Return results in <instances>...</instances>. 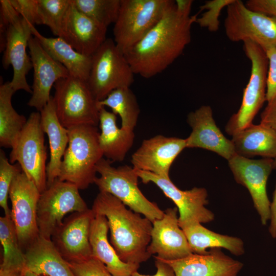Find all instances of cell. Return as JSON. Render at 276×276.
<instances>
[{
	"mask_svg": "<svg viewBox=\"0 0 276 276\" xmlns=\"http://www.w3.org/2000/svg\"><path fill=\"white\" fill-rule=\"evenodd\" d=\"M179 9L172 3L157 24L124 53L134 74L150 78L163 72L191 41V28L198 13Z\"/></svg>",
	"mask_w": 276,
	"mask_h": 276,
	"instance_id": "1",
	"label": "cell"
},
{
	"mask_svg": "<svg viewBox=\"0 0 276 276\" xmlns=\"http://www.w3.org/2000/svg\"><path fill=\"white\" fill-rule=\"evenodd\" d=\"M91 209L106 218L111 244L122 261L140 264L151 257L147 251L153 226L150 220L106 192H99Z\"/></svg>",
	"mask_w": 276,
	"mask_h": 276,
	"instance_id": "2",
	"label": "cell"
},
{
	"mask_svg": "<svg viewBox=\"0 0 276 276\" xmlns=\"http://www.w3.org/2000/svg\"><path fill=\"white\" fill-rule=\"evenodd\" d=\"M68 144L57 179L75 185L79 190L94 183L96 167L103 158L97 126L81 125L68 129Z\"/></svg>",
	"mask_w": 276,
	"mask_h": 276,
	"instance_id": "3",
	"label": "cell"
},
{
	"mask_svg": "<svg viewBox=\"0 0 276 276\" xmlns=\"http://www.w3.org/2000/svg\"><path fill=\"white\" fill-rule=\"evenodd\" d=\"M112 162L102 158L97 164L94 183L100 192L108 193L122 202L130 210L142 214L152 222L163 218V211L155 202L149 200L138 186L140 178L135 169L128 165L117 168Z\"/></svg>",
	"mask_w": 276,
	"mask_h": 276,
	"instance_id": "4",
	"label": "cell"
},
{
	"mask_svg": "<svg viewBox=\"0 0 276 276\" xmlns=\"http://www.w3.org/2000/svg\"><path fill=\"white\" fill-rule=\"evenodd\" d=\"M0 5V24L8 26L3 66L5 69L12 66L13 75L10 83L15 91L21 89L32 94L26 76L33 68L27 53L29 39L33 35V25L19 15L9 0H2Z\"/></svg>",
	"mask_w": 276,
	"mask_h": 276,
	"instance_id": "5",
	"label": "cell"
},
{
	"mask_svg": "<svg viewBox=\"0 0 276 276\" xmlns=\"http://www.w3.org/2000/svg\"><path fill=\"white\" fill-rule=\"evenodd\" d=\"M53 97L58 119L66 129L99 123L98 101L86 81L71 75L57 81Z\"/></svg>",
	"mask_w": 276,
	"mask_h": 276,
	"instance_id": "6",
	"label": "cell"
},
{
	"mask_svg": "<svg viewBox=\"0 0 276 276\" xmlns=\"http://www.w3.org/2000/svg\"><path fill=\"white\" fill-rule=\"evenodd\" d=\"M172 0H121L113 33L117 45L125 53L160 20Z\"/></svg>",
	"mask_w": 276,
	"mask_h": 276,
	"instance_id": "7",
	"label": "cell"
},
{
	"mask_svg": "<svg viewBox=\"0 0 276 276\" xmlns=\"http://www.w3.org/2000/svg\"><path fill=\"white\" fill-rule=\"evenodd\" d=\"M134 73L113 39L107 38L92 55L88 85L98 101L112 91L130 87Z\"/></svg>",
	"mask_w": 276,
	"mask_h": 276,
	"instance_id": "8",
	"label": "cell"
},
{
	"mask_svg": "<svg viewBox=\"0 0 276 276\" xmlns=\"http://www.w3.org/2000/svg\"><path fill=\"white\" fill-rule=\"evenodd\" d=\"M243 43L244 53L251 62V72L248 82L243 90L241 106L225 127L226 132L232 136L252 124L255 116L266 102L268 59L265 52L251 41Z\"/></svg>",
	"mask_w": 276,
	"mask_h": 276,
	"instance_id": "9",
	"label": "cell"
},
{
	"mask_svg": "<svg viewBox=\"0 0 276 276\" xmlns=\"http://www.w3.org/2000/svg\"><path fill=\"white\" fill-rule=\"evenodd\" d=\"M39 112H32L12 148L9 162H17L40 193L47 188V148Z\"/></svg>",
	"mask_w": 276,
	"mask_h": 276,
	"instance_id": "10",
	"label": "cell"
},
{
	"mask_svg": "<svg viewBox=\"0 0 276 276\" xmlns=\"http://www.w3.org/2000/svg\"><path fill=\"white\" fill-rule=\"evenodd\" d=\"M79 191L75 185L56 179L41 193L37 212L40 236L51 239L66 214L89 209Z\"/></svg>",
	"mask_w": 276,
	"mask_h": 276,
	"instance_id": "11",
	"label": "cell"
},
{
	"mask_svg": "<svg viewBox=\"0 0 276 276\" xmlns=\"http://www.w3.org/2000/svg\"><path fill=\"white\" fill-rule=\"evenodd\" d=\"M226 36L233 42L251 41L264 50L276 45V19L248 8L240 0L226 7Z\"/></svg>",
	"mask_w": 276,
	"mask_h": 276,
	"instance_id": "12",
	"label": "cell"
},
{
	"mask_svg": "<svg viewBox=\"0 0 276 276\" xmlns=\"http://www.w3.org/2000/svg\"><path fill=\"white\" fill-rule=\"evenodd\" d=\"M40 194L22 171L16 175L10 187L11 217L24 252L39 236L37 212Z\"/></svg>",
	"mask_w": 276,
	"mask_h": 276,
	"instance_id": "13",
	"label": "cell"
},
{
	"mask_svg": "<svg viewBox=\"0 0 276 276\" xmlns=\"http://www.w3.org/2000/svg\"><path fill=\"white\" fill-rule=\"evenodd\" d=\"M135 170L144 183H154L175 204L179 212L178 223L181 229L194 223H208L214 220V213L205 206L208 203V195L205 188L194 187L189 190H181L170 178L149 172Z\"/></svg>",
	"mask_w": 276,
	"mask_h": 276,
	"instance_id": "14",
	"label": "cell"
},
{
	"mask_svg": "<svg viewBox=\"0 0 276 276\" xmlns=\"http://www.w3.org/2000/svg\"><path fill=\"white\" fill-rule=\"evenodd\" d=\"M236 182L248 190L263 225L270 219V203L266 190L269 176L273 169V159H254L235 154L228 160Z\"/></svg>",
	"mask_w": 276,
	"mask_h": 276,
	"instance_id": "15",
	"label": "cell"
},
{
	"mask_svg": "<svg viewBox=\"0 0 276 276\" xmlns=\"http://www.w3.org/2000/svg\"><path fill=\"white\" fill-rule=\"evenodd\" d=\"M95 216L89 209L73 213L52 236L54 245L67 262H78L92 257L89 237Z\"/></svg>",
	"mask_w": 276,
	"mask_h": 276,
	"instance_id": "16",
	"label": "cell"
},
{
	"mask_svg": "<svg viewBox=\"0 0 276 276\" xmlns=\"http://www.w3.org/2000/svg\"><path fill=\"white\" fill-rule=\"evenodd\" d=\"M28 48L34 74L32 97L28 105L40 112L51 99L52 86L59 80L70 75L67 69L53 58L33 35L29 39Z\"/></svg>",
	"mask_w": 276,
	"mask_h": 276,
	"instance_id": "17",
	"label": "cell"
},
{
	"mask_svg": "<svg viewBox=\"0 0 276 276\" xmlns=\"http://www.w3.org/2000/svg\"><path fill=\"white\" fill-rule=\"evenodd\" d=\"M186 148V139L157 135L142 142L132 154L131 163L136 170L170 178L172 164Z\"/></svg>",
	"mask_w": 276,
	"mask_h": 276,
	"instance_id": "18",
	"label": "cell"
},
{
	"mask_svg": "<svg viewBox=\"0 0 276 276\" xmlns=\"http://www.w3.org/2000/svg\"><path fill=\"white\" fill-rule=\"evenodd\" d=\"M177 208H168L162 218L152 222L148 253L165 261H173L193 253L178 223Z\"/></svg>",
	"mask_w": 276,
	"mask_h": 276,
	"instance_id": "19",
	"label": "cell"
},
{
	"mask_svg": "<svg viewBox=\"0 0 276 276\" xmlns=\"http://www.w3.org/2000/svg\"><path fill=\"white\" fill-rule=\"evenodd\" d=\"M192 128L186 139V148H200L216 153L228 160L235 154L234 145L217 127L209 105H202L187 116Z\"/></svg>",
	"mask_w": 276,
	"mask_h": 276,
	"instance_id": "20",
	"label": "cell"
},
{
	"mask_svg": "<svg viewBox=\"0 0 276 276\" xmlns=\"http://www.w3.org/2000/svg\"><path fill=\"white\" fill-rule=\"evenodd\" d=\"M70 2L59 37L80 53L92 56L107 39V27L81 12Z\"/></svg>",
	"mask_w": 276,
	"mask_h": 276,
	"instance_id": "21",
	"label": "cell"
},
{
	"mask_svg": "<svg viewBox=\"0 0 276 276\" xmlns=\"http://www.w3.org/2000/svg\"><path fill=\"white\" fill-rule=\"evenodd\" d=\"M165 261L176 276H238L243 266L242 262L225 255L220 248H210L204 255L192 253L180 259Z\"/></svg>",
	"mask_w": 276,
	"mask_h": 276,
	"instance_id": "22",
	"label": "cell"
},
{
	"mask_svg": "<svg viewBox=\"0 0 276 276\" xmlns=\"http://www.w3.org/2000/svg\"><path fill=\"white\" fill-rule=\"evenodd\" d=\"M25 269L39 276H75L51 239L39 236L25 250Z\"/></svg>",
	"mask_w": 276,
	"mask_h": 276,
	"instance_id": "23",
	"label": "cell"
},
{
	"mask_svg": "<svg viewBox=\"0 0 276 276\" xmlns=\"http://www.w3.org/2000/svg\"><path fill=\"white\" fill-rule=\"evenodd\" d=\"M108 231L106 218L95 213L89 237L92 257L103 263L114 276H132L133 273L137 271L140 264L125 263L120 259L109 242Z\"/></svg>",
	"mask_w": 276,
	"mask_h": 276,
	"instance_id": "24",
	"label": "cell"
},
{
	"mask_svg": "<svg viewBox=\"0 0 276 276\" xmlns=\"http://www.w3.org/2000/svg\"><path fill=\"white\" fill-rule=\"evenodd\" d=\"M41 125L49 142L50 161L47 166V187L58 178L64 152L68 144V129L59 122L55 109L53 97L40 111Z\"/></svg>",
	"mask_w": 276,
	"mask_h": 276,
	"instance_id": "25",
	"label": "cell"
},
{
	"mask_svg": "<svg viewBox=\"0 0 276 276\" xmlns=\"http://www.w3.org/2000/svg\"><path fill=\"white\" fill-rule=\"evenodd\" d=\"M99 146L103 156L112 162H122L132 147L135 138L133 130L119 128L117 116L105 107L99 109Z\"/></svg>",
	"mask_w": 276,
	"mask_h": 276,
	"instance_id": "26",
	"label": "cell"
},
{
	"mask_svg": "<svg viewBox=\"0 0 276 276\" xmlns=\"http://www.w3.org/2000/svg\"><path fill=\"white\" fill-rule=\"evenodd\" d=\"M33 36L39 41L43 49L56 61L62 64L70 75L87 82L92 62V56H87L75 50L59 37H46L41 35L34 25L31 26Z\"/></svg>",
	"mask_w": 276,
	"mask_h": 276,
	"instance_id": "27",
	"label": "cell"
},
{
	"mask_svg": "<svg viewBox=\"0 0 276 276\" xmlns=\"http://www.w3.org/2000/svg\"><path fill=\"white\" fill-rule=\"evenodd\" d=\"M235 153L246 158L276 157V133L270 128L253 124L232 135Z\"/></svg>",
	"mask_w": 276,
	"mask_h": 276,
	"instance_id": "28",
	"label": "cell"
},
{
	"mask_svg": "<svg viewBox=\"0 0 276 276\" xmlns=\"http://www.w3.org/2000/svg\"><path fill=\"white\" fill-rule=\"evenodd\" d=\"M182 229L193 253L204 255L209 248H224L235 256L244 253V243L239 238L215 233L200 223H194Z\"/></svg>",
	"mask_w": 276,
	"mask_h": 276,
	"instance_id": "29",
	"label": "cell"
},
{
	"mask_svg": "<svg viewBox=\"0 0 276 276\" xmlns=\"http://www.w3.org/2000/svg\"><path fill=\"white\" fill-rule=\"evenodd\" d=\"M15 91L10 82L0 85V145L12 148L27 119L13 108L11 99Z\"/></svg>",
	"mask_w": 276,
	"mask_h": 276,
	"instance_id": "30",
	"label": "cell"
},
{
	"mask_svg": "<svg viewBox=\"0 0 276 276\" xmlns=\"http://www.w3.org/2000/svg\"><path fill=\"white\" fill-rule=\"evenodd\" d=\"M100 109L105 106L118 114L121 120V128L134 130L136 126L140 109L135 95L130 87L112 91L104 99L97 102Z\"/></svg>",
	"mask_w": 276,
	"mask_h": 276,
	"instance_id": "31",
	"label": "cell"
},
{
	"mask_svg": "<svg viewBox=\"0 0 276 276\" xmlns=\"http://www.w3.org/2000/svg\"><path fill=\"white\" fill-rule=\"evenodd\" d=\"M0 241L3 248L1 267L23 271L25 258L11 216L0 217Z\"/></svg>",
	"mask_w": 276,
	"mask_h": 276,
	"instance_id": "32",
	"label": "cell"
},
{
	"mask_svg": "<svg viewBox=\"0 0 276 276\" xmlns=\"http://www.w3.org/2000/svg\"><path fill=\"white\" fill-rule=\"evenodd\" d=\"M81 12L108 27L117 20L121 0H71Z\"/></svg>",
	"mask_w": 276,
	"mask_h": 276,
	"instance_id": "33",
	"label": "cell"
},
{
	"mask_svg": "<svg viewBox=\"0 0 276 276\" xmlns=\"http://www.w3.org/2000/svg\"><path fill=\"white\" fill-rule=\"evenodd\" d=\"M70 3V0H38L40 25L47 26L53 34L59 37Z\"/></svg>",
	"mask_w": 276,
	"mask_h": 276,
	"instance_id": "34",
	"label": "cell"
},
{
	"mask_svg": "<svg viewBox=\"0 0 276 276\" xmlns=\"http://www.w3.org/2000/svg\"><path fill=\"white\" fill-rule=\"evenodd\" d=\"M22 171L20 165L18 163L15 164L10 163L4 151L1 150L0 205L6 216H11V211L8 204L11 185L16 175Z\"/></svg>",
	"mask_w": 276,
	"mask_h": 276,
	"instance_id": "35",
	"label": "cell"
},
{
	"mask_svg": "<svg viewBox=\"0 0 276 276\" xmlns=\"http://www.w3.org/2000/svg\"><path fill=\"white\" fill-rule=\"evenodd\" d=\"M234 0H212L206 1L199 7L198 13L204 11L200 17H197L196 22L200 27L207 29L209 31L214 32L218 30L219 27V17L222 10L227 7Z\"/></svg>",
	"mask_w": 276,
	"mask_h": 276,
	"instance_id": "36",
	"label": "cell"
},
{
	"mask_svg": "<svg viewBox=\"0 0 276 276\" xmlns=\"http://www.w3.org/2000/svg\"><path fill=\"white\" fill-rule=\"evenodd\" d=\"M68 264L75 276H114L103 263L93 257Z\"/></svg>",
	"mask_w": 276,
	"mask_h": 276,
	"instance_id": "37",
	"label": "cell"
},
{
	"mask_svg": "<svg viewBox=\"0 0 276 276\" xmlns=\"http://www.w3.org/2000/svg\"><path fill=\"white\" fill-rule=\"evenodd\" d=\"M19 15L33 25H40L38 0H9Z\"/></svg>",
	"mask_w": 276,
	"mask_h": 276,
	"instance_id": "38",
	"label": "cell"
},
{
	"mask_svg": "<svg viewBox=\"0 0 276 276\" xmlns=\"http://www.w3.org/2000/svg\"><path fill=\"white\" fill-rule=\"evenodd\" d=\"M268 59L266 81V102L276 97V45L265 50Z\"/></svg>",
	"mask_w": 276,
	"mask_h": 276,
	"instance_id": "39",
	"label": "cell"
},
{
	"mask_svg": "<svg viewBox=\"0 0 276 276\" xmlns=\"http://www.w3.org/2000/svg\"><path fill=\"white\" fill-rule=\"evenodd\" d=\"M245 4L251 10L264 13L276 19V0H248Z\"/></svg>",
	"mask_w": 276,
	"mask_h": 276,
	"instance_id": "40",
	"label": "cell"
},
{
	"mask_svg": "<svg viewBox=\"0 0 276 276\" xmlns=\"http://www.w3.org/2000/svg\"><path fill=\"white\" fill-rule=\"evenodd\" d=\"M260 124L270 128L276 133V97L267 102L261 114Z\"/></svg>",
	"mask_w": 276,
	"mask_h": 276,
	"instance_id": "41",
	"label": "cell"
},
{
	"mask_svg": "<svg viewBox=\"0 0 276 276\" xmlns=\"http://www.w3.org/2000/svg\"><path fill=\"white\" fill-rule=\"evenodd\" d=\"M155 266L156 268L155 274L152 275H145L139 273L137 271L132 276H176L171 266L165 261L154 256Z\"/></svg>",
	"mask_w": 276,
	"mask_h": 276,
	"instance_id": "42",
	"label": "cell"
},
{
	"mask_svg": "<svg viewBox=\"0 0 276 276\" xmlns=\"http://www.w3.org/2000/svg\"><path fill=\"white\" fill-rule=\"evenodd\" d=\"M270 223L269 232L273 238H276V186L270 203Z\"/></svg>",
	"mask_w": 276,
	"mask_h": 276,
	"instance_id": "43",
	"label": "cell"
},
{
	"mask_svg": "<svg viewBox=\"0 0 276 276\" xmlns=\"http://www.w3.org/2000/svg\"><path fill=\"white\" fill-rule=\"evenodd\" d=\"M22 272L12 268H0V276H21Z\"/></svg>",
	"mask_w": 276,
	"mask_h": 276,
	"instance_id": "44",
	"label": "cell"
},
{
	"mask_svg": "<svg viewBox=\"0 0 276 276\" xmlns=\"http://www.w3.org/2000/svg\"><path fill=\"white\" fill-rule=\"evenodd\" d=\"M21 276H39L26 269L22 272Z\"/></svg>",
	"mask_w": 276,
	"mask_h": 276,
	"instance_id": "45",
	"label": "cell"
},
{
	"mask_svg": "<svg viewBox=\"0 0 276 276\" xmlns=\"http://www.w3.org/2000/svg\"><path fill=\"white\" fill-rule=\"evenodd\" d=\"M273 169L276 170V157L273 159Z\"/></svg>",
	"mask_w": 276,
	"mask_h": 276,
	"instance_id": "46",
	"label": "cell"
}]
</instances>
